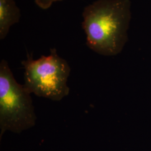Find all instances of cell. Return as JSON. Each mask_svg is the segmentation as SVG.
<instances>
[{
	"label": "cell",
	"instance_id": "obj_4",
	"mask_svg": "<svg viewBox=\"0 0 151 151\" xmlns=\"http://www.w3.org/2000/svg\"><path fill=\"white\" fill-rule=\"evenodd\" d=\"M21 11L14 0H0V39L7 37L10 27L19 22Z\"/></svg>",
	"mask_w": 151,
	"mask_h": 151
},
{
	"label": "cell",
	"instance_id": "obj_3",
	"mask_svg": "<svg viewBox=\"0 0 151 151\" xmlns=\"http://www.w3.org/2000/svg\"><path fill=\"white\" fill-rule=\"evenodd\" d=\"M31 93L14 78L8 62L0 63L1 138L6 131L20 133L35 126L37 116Z\"/></svg>",
	"mask_w": 151,
	"mask_h": 151
},
{
	"label": "cell",
	"instance_id": "obj_2",
	"mask_svg": "<svg viewBox=\"0 0 151 151\" xmlns=\"http://www.w3.org/2000/svg\"><path fill=\"white\" fill-rule=\"evenodd\" d=\"M22 64L24 68V86L30 93L56 101L69 94L67 81L70 67L55 49H50L49 55H42L38 60L28 54Z\"/></svg>",
	"mask_w": 151,
	"mask_h": 151
},
{
	"label": "cell",
	"instance_id": "obj_5",
	"mask_svg": "<svg viewBox=\"0 0 151 151\" xmlns=\"http://www.w3.org/2000/svg\"><path fill=\"white\" fill-rule=\"evenodd\" d=\"M62 1L63 0H34V2L41 9L47 10L54 2Z\"/></svg>",
	"mask_w": 151,
	"mask_h": 151
},
{
	"label": "cell",
	"instance_id": "obj_1",
	"mask_svg": "<svg viewBox=\"0 0 151 151\" xmlns=\"http://www.w3.org/2000/svg\"><path fill=\"white\" fill-rule=\"evenodd\" d=\"M130 0H96L82 12V27L87 47L97 54H119L128 40Z\"/></svg>",
	"mask_w": 151,
	"mask_h": 151
}]
</instances>
